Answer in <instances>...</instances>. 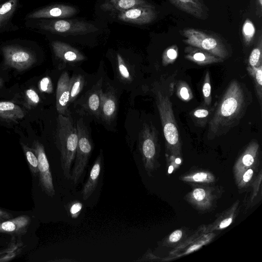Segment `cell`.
<instances>
[{"mask_svg": "<svg viewBox=\"0 0 262 262\" xmlns=\"http://www.w3.org/2000/svg\"><path fill=\"white\" fill-rule=\"evenodd\" d=\"M252 101V93L246 84L232 79L214 107L208 122V139L225 135L237 126Z\"/></svg>", "mask_w": 262, "mask_h": 262, "instance_id": "1", "label": "cell"}, {"mask_svg": "<svg viewBox=\"0 0 262 262\" xmlns=\"http://www.w3.org/2000/svg\"><path fill=\"white\" fill-rule=\"evenodd\" d=\"M177 72L163 75L153 84L152 92L159 112L166 149L171 154L181 152V141L174 117L171 98L173 94Z\"/></svg>", "mask_w": 262, "mask_h": 262, "instance_id": "2", "label": "cell"}, {"mask_svg": "<svg viewBox=\"0 0 262 262\" xmlns=\"http://www.w3.org/2000/svg\"><path fill=\"white\" fill-rule=\"evenodd\" d=\"M78 143L76 125L71 115L59 114L56 144L60 155L61 167L64 177L70 180L71 166L74 160Z\"/></svg>", "mask_w": 262, "mask_h": 262, "instance_id": "3", "label": "cell"}, {"mask_svg": "<svg viewBox=\"0 0 262 262\" xmlns=\"http://www.w3.org/2000/svg\"><path fill=\"white\" fill-rule=\"evenodd\" d=\"M181 34L185 38L184 42L189 46L203 50L224 60L230 55L224 43L214 34L194 28L185 29Z\"/></svg>", "mask_w": 262, "mask_h": 262, "instance_id": "4", "label": "cell"}, {"mask_svg": "<svg viewBox=\"0 0 262 262\" xmlns=\"http://www.w3.org/2000/svg\"><path fill=\"white\" fill-rule=\"evenodd\" d=\"M76 125L78 133V143L74 159L75 163L70 178L75 184L78 183L84 173L93 149L92 139L82 118L78 119Z\"/></svg>", "mask_w": 262, "mask_h": 262, "instance_id": "5", "label": "cell"}, {"mask_svg": "<svg viewBox=\"0 0 262 262\" xmlns=\"http://www.w3.org/2000/svg\"><path fill=\"white\" fill-rule=\"evenodd\" d=\"M158 133L151 123H144L139 134L138 148L144 166L149 174L155 169L158 158Z\"/></svg>", "mask_w": 262, "mask_h": 262, "instance_id": "6", "label": "cell"}, {"mask_svg": "<svg viewBox=\"0 0 262 262\" xmlns=\"http://www.w3.org/2000/svg\"><path fill=\"white\" fill-rule=\"evenodd\" d=\"M32 149L38 160V176L39 185L42 190L47 195L53 197L55 194V190L44 146L38 141H34L32 144Z\"/></svg>", "mask_w": 262, "mask_h": 262, "instance_id": "7", "label": "cell"}, {"mask_svg": "<svg viewBox=\"0 0 262 262\" xmlns=\"http://www.w3.org/2000/svg\"><path fill=\"white\" fill-rule=\"evenodd\" d=\"M6 65L18 71L30 68L35 62V55L30 51L21 47L9 45L2 48Z\"/></svg>", "mask_w": 262, "mask_h": 262, "instance_id": "8", "label": "cell"}, {"mask_svg": "<svg viewBox=\"0 0 262 262\" xmlns=\"http://www.w3.org/2000/svg\"><path fill=\"white\" fill-rule=\"evenodd\" d=\"M102 79H100L80 99V112L99 118L101 101Z\"/></svg>", "mask_w": 262, "mask_h": 262, "instance_id": "9", "label": "cell"}, {"mask_svg": "<svg viewBox=\"0 0 262 262\" xmlns=\"http://www.w3.org/2000/svg\"><path fill=\"white\" fill-rule=\"evenodd\" d=\"M70 78L66 72L61 75L57 85L56 107L59 114L70 115L68 109L70 98Z\"/></svg>", "mask_w": 262, "mask_h": 262, "instance_id": "10", "label": "cell"}, {"mask_svg": "<svg viewBox=\"0 0 262 262\" xmlns=\"http://www.w3.org/2000/svg\"><path fill=\"white\" fill-rule=\"evenodd\" d=\"M118 110V101L115 91L108 88L102 91L100 117L105 123H111L115 118Z\"/></svg>", "mask_w": 262, "mask_h": 262, "instance_id": "11", "label": "cell"}, {"mask_svg": "<svg viewBox=\"0 0 262 262\" xmlns=\"http://www.w3.org/2000/svg\"><path fill=\"white\" fill-rule=\"evenodd\" d=\"M103 159V153L101 150L95 159L90 171L88 178L82 188L81 194L84 201H86L91 196L97 186L102 168Z\"/></svg>", "mask_w": 262, "mask_h": 262, "instance_id": "12", "label": "cell"}, {"mask_svg": "<svg viewBox=\"0 0 262 262\" xmlns=\"http://www.w3.org/2000/svg\"><path fill=\"white\" fill-rule=\"evenodd\" d=\"M156 17V12L151 6L131 8L119 15V18L124 21L138 24L148 23Z\"/></svg>", "mask_w": 262, "mask_h": 262, "instance_id": "13", "label": "cell"}, {"mask_svg": "<svg viewBox=\"0 0 262 262\" xmlns=\"http://www.w3.org/2000/svg\"><path fill=\"white\" fill-rule=\"evenodd\" d=\"M76 10L70 6L54 5L37 10L29 13L27 17L31 19L65 17L75 13Z\"/></svg>", "mask_w": 262, "mask_h": 262, "instance_id": "14", "label": "cell"}, {"mask_svg": "<svg viewBox=\"0 0 262 262\" xmlns=\"http://www.w3.org/2000/svg\"><path fill=\"white\" fill-rule=\"evenodd\" d=\"M31 223V219L27 215H22L14 219H10L0 222V233L11 235L25 234Z\"/></svg>", "mask_w": 262, "mask_h": 262, "instance_id": "15", "label": "cell"}, {"mask_svg": "<svg viewBox=\"0 0 262 262\" xmlns=\"http://www.w3.org/2000/svg\"><path fill=\"white\" fill-rule=\"evenodd\" d=\"M185 58L200 66L222 62L224 59L199 48L188 46L185 50Z\"/></svg>", "mask_w": 262, "mask_h": 262, "instance_id": "16", "label": "cell"}, {"mask_svg": "<svg viewBox=\"0 0 262 262\" xmlns=\"http://www.w3.org/2000/svg\"><path fill=\"white\" fill-rule=\"evenodd\" d=\"M259 147V144L255 140L251 141L247 146L236 164L235 172L238 179L253 164L258 156Z\"/></svg>", "mask_w": 262, "mask_h": 262, "instance_id": "17", "label": "cell"}, {"mask_svg": "<svg viewBox=\"0 0 262 262\" xmlns=\"http://www.w3.org/2000/svg\"><path fill=\"white\" fill-rule=\"evenodd\" d=\"M52 47L56 57L65 62L74 63L85 59L79 51L64 43L55 41L52 43Z\"/></svg>", "mask_w": 262, "mask_h": 262, "instance_id": "18", "label": "cell"}, {"mask_svg": "<svg viewBox=\"0 0 262 262\" xmlns=\"http://www.w3.org/2000/svg\"><path fill=\"white\" fill-rule=\"evenodd\" d=\"M181 10L199 19L207 17L206 7L202 0H169Z\"/></svg>", "mask_w": 262, "mask_h": 262, "instance_id": "19", "label": "cell"}, {"mask_svg": "<svg viewBox=\"0 0 262 262\" xmlns=\"http://www.w3.org/2000/svg\"><path fill=\"white\" fill-rule=\"evenodd\" d=\"M24 116V111L18 105L9 101H0L1 119L16 122Z\"/></svg>", "mask_w": 262, "mask_h": 262, "instance_id": "20", "label": "cell"}, {"mask_svg": "<svg viewBox=\"0 0 262 262\" xmlns=\"http://www.w3.org/2000/svg\"><path fill=\"white\" fill-rule=\"evenodd\" d=\"M214 108L206 105L199 106L189 113L194 124L198 127H204L208 123L212 115Z\"/></svg>", "mask_w": 262, "mask_h": 262, "instance_id": "21", "label": "cell"}, {"mask_svg": "<svg viewBox=\"0 0 262 262\" xmlns=\"http://www.w3.org/2000/svg\"><path fill=\"white\" fill-rule=\"evenodd\" d=\"M247 70L251 77L260 108L262 104V65L256 67L247 66Z\"/></svg>", "mask_w": 262, "mask_h": 262, "instance_id": "22", "label": "cell"}, {"mask_svg": "<svg viewBox=\"0 0 262 262\" xmlns=\"http://www.w3.org/2000/svg\"><path fill=\"white\" fill-rule=\"evenodd\" d=\"M42 25L44 29L60 33L74 32L76 29V24L66 20L50 21Z\"/></svg>", "mask_w": 262, "mask_h": 262, "instance_id": "23", "label": "cell"}, {"mask_svg": "<svg viewBox=\"0 0 262 262\" xmlns=\"http://www.w3.org/2000/svg\"><path fill=\"white\" fill-rule=\"evenodd\" d=\"M18 0H9L0 5V29L4 28L14 13Z\"/></svg>", "mask_w": 262, "mask_h": 262, "instance_id": "24", "label": "cell"}, {"mask_svg": "<svg viewBox=\"0 0 262 262\" xmlns=\"http://www.w3.org/2000/svg\"><path fill=\"white\" fill-rule=\"evenodd\" d=\"M84 78L80 74L74 75L70 78L69 104L73 102L84 85Z\"/></svg>", "mask_w": 262, "mask_h": 262, "instance_id": "25", "label": "cell"}, {"mask_svg": "<svg viewBox=\"0 0 262 262\" xmlns=\"http://www.w3.org/2000/svg\"><path fill=\"white\" fill-rule=\"evenodd\" d=\"M174 88L176 94L181 100L188 102L193 98L192 91L186 82L179 80L176 82Z\"/></svg>", "mask_w": 262, "mask_h": 262, "instance_id": "26", "label": "cell"}, {"mask_svg": "<svg viewBox=\"0 0 262 262\" xmlns=\"http://www.w3.org/2000/svg\"><path fill=\"white\" fill-rule=\"evenodd\" d=\"M21 145L25 155L29 169L34 177L38 176V160L32 148L21 143Z\"/></svg>", "mask_w": 262, "mask_h": 262, "instance_id": "27", "label": "cell"}, {"mask_svg": "<svg viewBox=\"0 0 262 262\" xmlns=\"http://www.w3.org/2000/svg\"><path fill=\"white\" fill-rule=\"evenodd\" d=\"M248 63V66L252 67L262 65V39L261 36L249 56Z\"/></svg>", "mask_w": 262, "mask_h": 262, "instance_id": "28", "label": "cell"}, {"mask_svg": "<svg viewBox=\"0 0 262 262\" xmlns=\"http://www.w3.org/2000/svg\"><path fill=\"white\" fill-rule=\"evenodd\" d=\"M202 93L205 105L210 106L211 104L212 96L210 75L208 71H207L205 74L202 86Z\"/></svg>", "mask_w": 262, "mask_h": 262, "instance_id": "29", "label": "cell"}, {"mask_svg": "<svg viewBox=\"0 0 262 262\" xmlns=\"http://www.w3.org/2000/svg\"><path fill=\"white\" fill-rule=\"evenodd\" d=\"M178 55V48L176 45H173L166 49L162 56V63L163 66L172 64Z\"/></svg>", "mask_w": 262, "mask_h": 262, "instance_id": "30", "label": "cell"}, {"mask_svg": "<svg viewBox=\"0 0 262 262\" xmlns=\"http://www.w3.org/2000/svg\"><path fill=\"white\" fill-rule=\"evenodd\" d=\"M242 33L245 46H250L255 33L254 26L250 20L247 19L244 23Z\"/></svg>", "mask_w": 262, "mask_h": 262, "instance_id": "31", "label": "cell"}, {"mask_svg": "<svg viewBox=\"0 0 262 262\" xmlns=\"http://www.w3.org/2000/svg\"><path fill=\"white\" fill-rule=\"evenodd\" d=\"M117 70L121 78L128 82L132 81V78L129 70L124 59L119 54L117 55Z\"/></svg>", "mask_w": 262, "mask_h": 262, "instance_id": "32", "label": "cell"}, {"mask_svg": "<svg viewBox=\"0 0 262 262\" xmlns=\"http://www.w3.org/2000/svg\"><path fill=\"white\" fill-rule=\"evenodd\" d=\"M193 201L199 205L206 206L209 204V197L206 191L202 188L195 189L191 194Z\"/></svg>", "mask_w": 262, "mask_h": 262, "instance_id": "33", "label": "cell"}, {"mask_svg": "<svg viewBox=\"0 0 262 262\" xmlns=\"http://www.w3.org/2000/svg\"><path fill=\"white\" fill-rule=\"evenodd\" d=\"M184 181L196 182H209L213 180V177L209 173L200 172L184 178Z\"/></svg>", "mask_w": 262, "mask_h": 262, "instance_id": "34", "label": "cell"}, {"mask_svg": "<svg viewBox=\"0 0 262 262\" xmlns=\"http://www.w3.org/2000/svg\"><path fill=\"white\" fill-rule=\"evenodd\" d=\"M82 208V204L78 201L70 202L68 204V211L71 217L73 219L77 218L79 215Z\"/></svg>", "mask_w": 262, "mask_h": 262, "instance_id": "35", "label": "cell"}, {"mask_svg": "<svg viewBox=\"0 0 262 262\" xmlns=\"http://www.w3.org/2000/svg\"><path fill=\"white\" fill-rule=\"evenodd\" d=\"M139 5H142L144 6H150L147 4H144V2L142 0H119L118 2V7L124 10L131 9Z\"/></svg>", "mask_w": 262, "mask_h": 262, "instance_id": "36", "label": "cell"}, {"mask_svg": "<svg viewBox=\"0 0 262 262\" xmlns=\"http://www.w3.org/2000/svg\"><path fill=\"white\" fill-rule=\"evenodd\" d=\"M26 98L31 105H36L40 101L38 94L33 89H29L25 91Z\"/></svg>", "mask_w": 262, "mask_h": 262, "instance_id": "37", "label": "cell"}, {"mask_svg": "<svg viewBox=\"0 0 262 262\" xmlns=\"http://www.w3.org/2000/svg\"><path fill=\"white\" fill-rule=\"evenodd\" d=\"M40 91L43 93H51L53 91V86L50 78L45 77L42 78L38 83Z\"/></svg>", "mask_w": 262, "mask_h": 262, "instance_id": "38", "label": "cell"}, {"mask_svg": "<svg viewBox=\"0 0 262 262\" xmlns=\"http://www.w3.org/2000/svg\"><path fill=\"white\" fill-rule=\"evenodd\" d=\"M182 235V232L181 230H176L170 235L169 240L170 242H177L181 239Z\"/></svg>", "mask_w": 262, "mask_h": 262, "instance_id": "39", "label": "cell"}, {"mask_svg": "<svg viewBox=\"0 0 262 262\" xmlns=\"http://www.w3.org/2000/svg\"><path fill=\"white\" fill-rule=\"evenodd\" d=\"M253 174V171L252 169H248L243 173L242 184L248 182L251 179Z\"/></svg>", "mask_w": 262, "mask_h": 262, "instance_id": "40", "label": "cell"}, {"mask_svg": "<svg viewBox=\"0 0 262 262\" xmlns=\"http://www.w3.org/2000/svg\"><path fill=\"white\" fill-rule=\"evenodd\" d=\"M12 214L0 208V222L11 219Z\"/></svg>", "mask_w": 262, "mask_h": 262, "instance_id": "41", "label": "cell"}, {"mask_svg": "<svg viewBox=\"0 0 262 262\" xmlns=\"http://www.w3.org/2000/svg\"><path fill=\"white\" fill-rule=\"evenodd\" d=\"M232 218H227L223 220L220 224L219 228L220 229L224 228L228 226L232 223Z\"/></svg>", "mask_w": 262, "mask_h": 262, "instance_id": "42", "label": "cell"}, {"mask_svg": "<svg viewBox=\"0 0 262 262\" xmlns=\"http://www.w3.org/2000/svg\"><path fill=\"white\" fill-rule=\"evenodd\" d=\"M202 246L201 245H194L190 247L186 252V254L190 253L195 250L199 249Z\"/></svg>", "mask_w": 262, "mask_h": 262, "instance_id": "43", "label": "cell"}, {"mask_svg": "<svg viewBox=\"0 0 262 262\" xmlns=\"http://www.w3.org/2000/svg\"><path fill=\"white\" fill-rule=\"evenodd\" d=\"M257 12L258 14L261 15V0H256Z\"/></svg>", "mask_w": 262, "mask_h": 262, "instance_id": "44", "label": "cell"}, {"mask_svg": "<svg viewBox=\"0 0 262 262\" xmlns=\"http://www.w3.org/2000/svg\"><path fill=\"white\" fill-rule=\"evenodd\" d=\"M173 169V167L172 166H170L169 167L168 170V173H171L172 172Z\"/></svg>", "mask_w": 262, "mask_h": 262, "instance_id": "45", "label": "cell"}, {"mask_svg": "<svg viewBox=\"0 0 262 262\" xmlns=\"http://www.w3.org/2000/svg\"><path fill=\"white\" fill-rule=\"evenodd\" d=\"M176 163H177V164H179V163H181V160H180V159H179V158H177V159H176Z\"/></svg>", "mask_w": 262, "mask_h": 262, "instance_id": "46", "label": "cell"}, {"mask_svg": "<svg viewBox=\"0 0 262 262\" xmlns=\"http://www.w3.org/2000/svg\"><path fill=\"white\" fill-rule=\"evenodd\" d=\"M2 85H3V80L0 77V88L2 87Z\"/></svg>", "mask_w": 262, "mask_h": 262, "instance_id": "47", "label": "cell"}]
</instances>
